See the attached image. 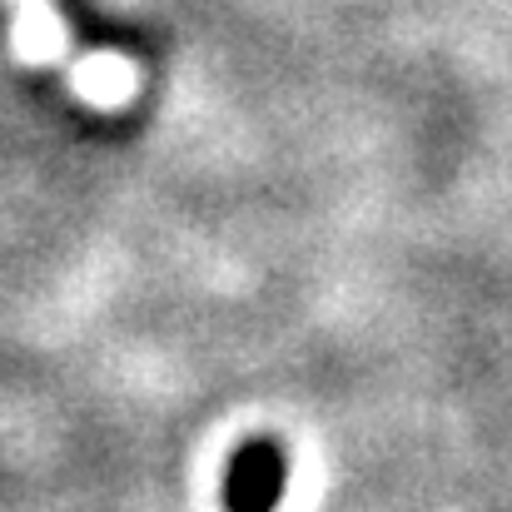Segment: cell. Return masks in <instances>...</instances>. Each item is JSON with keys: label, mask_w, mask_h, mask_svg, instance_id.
<instances>
[{"label": "cell", "mask_w": 512, "mask_h": 512, "mask_svg": "<svg viewBox=\"0 0 512 512\" xmlns=\"http://www.w3.org/2000/svg\"><path fill=\"white\" fill-rule=\"evenodd\" d=\"M289 488V458L274 438H249L224 463V512H274Z\"/></svg>", "instance_id": "6da1fadb"}]
</instances>
